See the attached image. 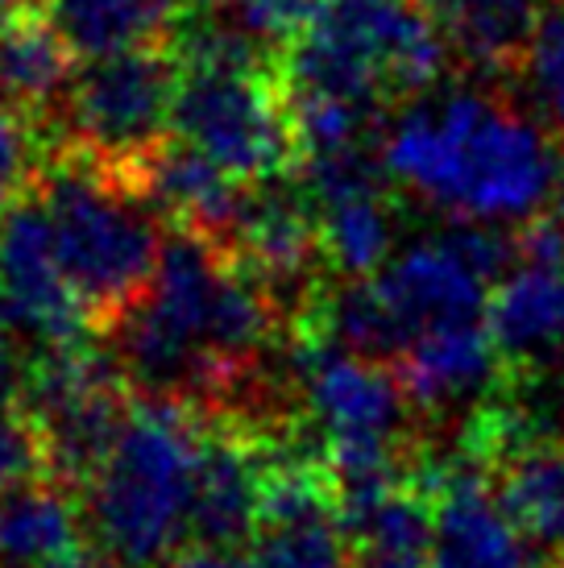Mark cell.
Wrapping results in <instances>:
<instances>
[{
  "label": "cell",
  "mask_w": 564,
  "mask_h": 568,
  "mask_svg": "<svg viewBox=\"0 0 564 568\" xmlns=\"http://www.w3.org/2000/svg\"><path fill=\"white\" fill-rule=\"evenodd\" d=\"M432 568H540V560L498 494L482 477L453 474L436 494Z\"/></svg>",
  "instance_id": "obj_14"
},
{
  "label": "cell",
  "mask_w": 564,
  "mask_h": 568,
  "mask_svg": "<svg viewBox=\"0 0 564 568\" xmlns=\"http://www.w3.org/2000/svg\"><path fill=\"white\" fill-rule=\"evenodd\" d=\"M33 200L50 229V245L83 307L117 316L150 283L162 253L158 207L129 171L75 154L38 174Z\"/></svg>",
  "instance_id": "obj_6"
},
{
  "label": "cell",
  "mask_w": 564,
  "mask_h": 568,
  "mask_svg": "<svg viewBox=\"0 0 564 568\" xmlns=\"http://www.w3.org/2000/svg\"><path fill=\"white\" fill-rule=\"evenodd\" d=\"M270 469L245 440L208 436L195 486V544L233 548L253 536L266 503Z\"/></svg>",
  "instance_id": "obj_18"
},
{
  "label": "cell",
  "mask_w": 564,
  "mask_h": 568,
  "mask_svg": "<svg viewBox=\"0 0 564 568\" xmlns=\"http://www.w3.org/2000/svg\"><path fill=\"white\" fill-rule=\"evenodd\" d=\"M171 568H250V565H245V556L236 560L233 548H208V544H195V548L174 556Z\"/></svg>",
  "instance_id": "obj_28"
},
{
  "label": "cell",
  "mask_w": 564,
  "mask_h": 568,
  "mask_svg": "<svg viewBox=\"0 0 564 568\" xmlns=\"http://www.w3.org/2000/svg\"><path fill=\"white\" fill-rule=\"evenodd\" d=\"M453 54L473 67L515 63L540 26V0H415Z\"/></svg>",
  "instance_id": "obj_20"
},
{
  "label": "cell",
  "mask_w": 564,
  "mask_h": 568,
  "mask_svg": "<svg viewBox=\"0 0 564 568\" xmlns=\"http://www.w3.org/2000/svg\"><path fill=\"white\" fill-rule=\"evenodd\" d=\"M229 241L236 262L258 274L274 300L295 291V283H303L324 257L312 195L303 187H286L279 179L245 183V195L229 224Z\"/></svg>",
  "instance_id": "obj_13"
},
{
  "label": "cell",
  "mask_w": 564,
  "mask_h": 568,
  "mask_svg": "<svg viewBox=\"0 0 564 568\" xmlns=\"http://www.w3.org/2000/svg\"><path fill=\"white\" fill-rule=\"evenodd\" d=\"M21 4H26V0H0V26L13 21V17H21Z\"/></svg>",
  "instance_id": "obj_29"
},
{
  "label": "cell",
  "mask_w": 564,
  "mask_h": 568,
  "mask_svg": "<svg viewBox=\"0 0 564 568\" xmlns=\"http://www.w3.org/2000/svg\"><path fill=\"white\" fill-rule=\"evenodd\" d=\"M449 42L415 0H329L286 42V95H320L382 116L436 88Z\"/></svg>",
  "instance_id": "obj_5"
},
{
  "label": "cell",
  "mask_w": 564,
  "mask_h": 568,
  "mask_svg": "<svg viewBox=\"0 0 564 568\" xmlns=\"http://www.w3.org/2000/svg\"><path fill=\"white\" fill-rule=\"evenodd\" d=\"M174 88L179 63L162 59L158 47L121 50L83 59L54 109L79 154L117 171H133L171 133Z\"/></svg>",
  "instance_id": "obj_9"
},
{
  "label": "cell",
  "mask_w": 564,
  "mask_h": 568,
  "mask_svg": "<svg viewBox=\"0 0 564 568\" xmlns=\"http://www.w3.org/2000/svg\"><path fill=\"white\" fill-rule=\"evenodd\" d=\"M353 568H432V552H394V548H357Z\"/></svg>",
  "instance_id": "obj_27"
},
{
  "label": "cell",
  "mask_w": 564,
  "mask_h": 568,
  "mask_svg": "<svg viewBox=\"0 0 564 568\" xmlns=\"http://www.w3.org/2000/svg\"><path fill=\"white\" fill-rule=\"evenodd\" d=\"M279 303L216 237L183 229L150 283L117 312L112 362L150 398H200L229 386L270 345Z\"/></svg>",
  "instance_id": "obj_2"
},
{
  "label": "cell",
  "mask_w": 564,
  "mask_h": 568,
  "mask_svg": "<svg viewBox=\"0 0 564 568\" xmlns=\"http://www.w3.org/2000/svg\"><path fill=\"white\" fill-rule=\"evenodd\" d=\"M518 63H523V83H527L535 116L548 129L564 133V0L561 9H548L540 17Z\"/></svg>",
  "instance_id": "obj_24"
},
{
  "label": "cell",
  "mask_w": 564,
  "mask_h": 568,
  "mask_svg": "<svg viewBox=\"0 0 564 568\" xmlns=\"http://www.w3.org/2000/svg\"><path fill=\"white\" fill-rule=\"evenodd\" d=\"M511 262V241L490 224H456L394 250L374 274L349 278L324 303V336L361 357L399 362L427 332L490 320V295Z\"/></svg>",
  "instance_id": "obj_4"
},
{
  "label": "cell",
  "mask_w": 564,
  "mask_h": 568,
  "mask_svg": "<svg viewBox=\"0 0 564 568\" xmlns=\"http://www.w3.org/2000/svg\"><path fill=\"white\" fill-rule=\"evenodd\" d=\"M183 0H42V17L79 59L158 47Z\"/></svg>",
  "instance_id": "obj_19"
},
{
  "label": "cell",
  "mask_w": 564,
  "mask_h": 568,
  "mask_svg": "<svg viewBox=\"0 0 564 568\" xmlns=\"http://www.w3.org/2000/svg\"><path fill=\"white\" fill-rule=\"evenodd\" d=\"M490 328L502 357L540 362L564 348V233L556 212L527 224L523 262L502 270L490 295Z\"/></svg>",
  "instance_id": "obj_12"
},
{
  "label": "cell",
  "mask_w": 564,
  "mask_h": 568,
  "mask_svg": "<svg viewBox=\"0 0 564 568\" xmlns=\"http://www.w3.org/2000/svg\"><path fill=\"white\" fill-rule=\"evenodd\" d=\"M502 348L490 320L427 332L399 353V378L411 390L415 407H456L477 398L498 374Z\"/></svg>",
  "instance_id": "obj_17"
},
{
  "label": "cell",
  "mask_w": 564,
  "mask_h": 568,
  "mask_svg": "<svg viewBox=\"0 0 564 568\" xmlns=\"http://www.w3.org/2000/svg\"><path fill=\"white\" fill-rule=\"evenodd\" d=\"M33 133L26 125V116H17L9 104L0 109V212L26 195L33 179Z\"/></svg>",
  "instance_id": "obj_25"
},
{
  "label": "cell",
  "mask_w": 564,
  "mask_h": 568,
  "mask_svg": "<svg viewBox=\"0 0 564 568\" xmlns=\"http://www.w3.org/2000/svg\"><path fill=\"white\" fill-rule=\"evenodd\" d=\"M349 527L341 519L329 469L274 465L266 481L262 519L250 536V568H353Z\"/></svg>",
  "instance_id": "obj_11"
},
{
  "label": "cell",
  "mask_w": 564,
  "mask_h": 568,
  "mask_svg": "<svg viewBox=\"0 0 564 568\" xmlns=\"http://www.w3.org/2000/svg\"><path fill=\"white\" fill-rule=\"evenodd\" d=\"M208 436L179 398H141L83 486L88 536L112 568L171 565L195 544V486Z\"/></svg>",
  "instance_id": "obj_3"
},
{
  "label": "cell",
  "mask_w": 564,
  "mask_h": 568,
  "mask_svg": "<svg viewBox=\"0 0 564 568\" xmlns=\"http://www.w3.org/2000/svg\"><path fill=\"white\" fill-rule=\"evenodd\" d=\"M33 474H42V448L26 410V369L13 341L0 336V489Z\"/></svg>",
  "instance_id": "obj_23"
},
{
  "label": "cell",
  "mask_w": 564,
  "mask_h": 568,
  "mask_svg": "<svg viewBox=\"0 0 564 568\" xmlns=\"http://www.w3.org/2000/svg\"><path fill=\"white\" fill-rule=\"evenodd\" d=\"M171 133L241 183L282 179L299 162L286 92L262 75L258 54L179 59Z\"/></svg>",
  "instance_id": "obj_8"
},
{
  "label": "cell",
  "mask_w": 564,
  "mask_h": 568,
  "mask_svg": "<svg viewBox=\"0 0 564 568\" xmlns=\"http://www.w3.org/2000/svg\"><path fill=\"white\" fill-rule=\"evenodd\" d=\"M71 59L75 54L50 30L47 17H13L0 26V83L13 104L50 109L71 80Z\"/></svg>",
  "instance_id": "obj_22"
},
{
  "label": "cell",
  "mask_w": 564,
  "mask_h": 568,
  "mask_svg": "<svg viewBox=\"0 0 564 568\" xmlns=\"http://www.w3.org/2000/svg\"><path fill=\"white\" fill-rule=\"evenodd\" d=\"M502 506L527 539L564 552V440H527L498 486Z\"/></svg>",
  "instance_id": "obj_21"
},
{
  "label": "cell",
  "mask_w": 564,
  "mask_h": 568,
  "mask_svg": "<svg viewBox=\"0 0 564 568\" xmlns=\"http://www.w3.org/2000/svg\"><path fill=\"white\" fill-rule=\"evenodd\" d=\"M299 395L329 460L336 498L399 481L394 448L411 424V390L377 357L341 345L299 353Z\"/></svg>",
  "instance_id": "obj_7"
},
{
  "label": "cell",
  "mask_w": 564,
  "mask_h": 568,
  "mask_svg": "<svg viewBox=\"0 0 564 568\" xmlns=\"http://www.w3.org/2000/svg\"><path fill=\"white\" fill-rule=\"evenodd\" d=\"M229 4L258 42H291L320 13V0H229Z\"/></svg>",
  "instance_id": "obj_26"
},
{
  "label": "cell",
  "mask_w": 564,
  "mask_h": 568,
  "mask_svg": "<svg viewBox=\"0 0 564 568\" xmlns=\"http://www.w3.org/2000/svg\"><path fill=\"white\" fill-rule=\"evenodd\" d=\"M303 191L312 195L324 257L345 278L374 274L394 253V207L386 166L365 145L303 154Z\"/></svg>",
  "instance_id": "obj_10"
},
{
  "label": "cell",
  "mask_w": 564,
  "mask_h": 568,
  "mask_svg": "<svg viewBox=\"0 0 564 568\" xmlns=\"http://www.w3.org/2000/svg\"><path fill=\"white\" fill-rule=\"evenodd\" d=\"M133 183L145 191V200L158 207V216H171L183 229L195 233H229L236 216V204L245 195V183L200 154L195 145L167 138L133 166Z\"/></svg>",
  "instance_id": "obj_15"
},
{
  "label": "cell",
  "mask_w": 564,
  "mask_h": 568,
  "mask_svg": "<svg viewBox=\"0 0 564 568\" xmlns=\"http://www.w3.org/2000/svg\"><path fill=\"white\" fill-rule=\"evenodd\" d=\"M394 187L456 224H532L564 200V150L540 116L482 88H427L377 145Z\"/></svg>",
  "instance_id": "obj_1"
},
{
  "label": "cell",
  "mask_w": 564,
  "mask_h": 568,
  "mask_svg": "<svg viewBox=\"0 0 564 568\" xmlns=\"http://www.w3.org/2000/svg\"><path fill=\"white\" fill-rule=\"evenodd\" d=\"M556 568H564V560H561V565H556Z\"/></svg>",
  "instance_id": "obj_30"
},
{
  "label": "cell",
  "mask_w": 564,
  "mask_h": 568,
  "mask_svg": "<svg viewBox=\"0 0 564 568\" xmlns=\"http://www.w3.org/2000/svg\"><path fill=\"white\" fill-rule=\"evenodd\" d=\"M92 544L63 481L26 477L0 489V568H59Z\"/></svg>",
  "instance_id": "obj_16"
}]
</instances>
